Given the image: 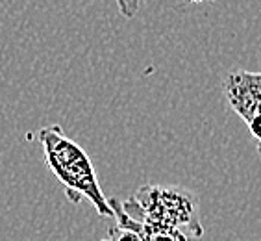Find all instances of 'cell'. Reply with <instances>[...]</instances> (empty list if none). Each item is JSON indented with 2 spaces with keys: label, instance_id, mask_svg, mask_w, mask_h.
<instances>
[{
  "label": "cell",
  "instance_id": "1",
  "mask_svg": "<svg viewBox=\"0 0 261 241\" xmlns=\"http://www.w3.org/2000/svg\"><path fill=\"white\" fill-rule=\"evenodd\" d=\"M37 136L43 147L46 167L63 186L67 199L74 204L87 199L98 215L113 217V210L102 193L98 175L89 154L74 139H70L60 125L45 126Z\"/></svg>",
  "mask_w": 261,
  "mask_h": 241
},
{
  "label": "cell",
  "instance_id": "2",
  "mask_svg": "<svg viewBox=\"0 0 261 241\" xmlns=\"http://www.w3.org/2000/svg\"><path fill=\"white\" fill-rule=\"evenodd\" d=\"M121 206L139 223L174 228L195 241L204 234L198 197L187 187L146 184Z\"/></svg>",
  "mask_w": 261,
  "mask_h": 241
},
{
  "label": "cell",
  "instance_id": "3",
  "mask_svg": "<svg viewBox=\"0 0 261 241\" xmlns=\"http://www.w3.org/2000/svg\"><path fill=\"white\" fill-rule=\"evenodd\" d=\"M222 91L230 108L246 125L257 113H261V73H250V70L228 73L222 82Z\"/></svg>",
  "mask_w": 261,
  "mask_h": 241
},
{
  "label": "cell",
  "instance_id": "4",
  "mask_svg": "<svg viewBox=\"0 0 261 241\" xmlns=\"http://www.w3.org/2000/svg\"><path fill=\"white\" fill-rule=\"evenodd\" d=\"M102 241H143V237L136 230H132V228H124V226L115 225L108 230V236Z\"/></svg>",
  "mask_w": 261,
  "mask_h": 241
},
{
  "label": "cell",
  "instance_id": "5",
  "mask_svg": "<svg viewBox=\"0 0 261 241\" xmlns=\"http://www.w3.org/2000/svg\"><path fill=\"white\" fill-rule=\"evenodd\" d=\"M117 6H119V11L122 13V17L134 19L141 8V0H117Z\"/></svg>",
  "mask_w": 261,
  "mask_h": 241
},
{
  "label": "cell",
  "instance_id": "6",
  "mask_svg": "<svg viewBox=\"0 0 261 241\" xmlns=\"http://www.w3.org/2000/svg\"><path fill=\"white\" fill-rule=\"evenodd\" d=\"M248 128H250V134H252V137L256 139V143L261 141V113H257V115L248 123Z\"/></svg>",
  "mask_w": 261,
  "mask_h": 241
},
{
  "label": "cell",
  "instance_id": "7",
  "mask_svg": "<svg viewBox=\"0 0 261 241\" xmlns=\"http://www.w3.org/2000/svg\"><path fill=\"white\" fill-rule=\"evenodd\" d=\"M257 152L261 154V141H257Z\"/></svg>",
  "mask_w": 261,
  "mask_h": 241
},
{
  "label": "cell",
  "instance_id": "8",
  "mask_svg": "<svg viewBox=\"0 0 261 241\" xmlns=\"http://www.w3.org/2000/svg\"><path fill=\"white\" fill-rule=\"evenodd\" d=\"M195 2H200V0H195Z\"/></svg>",
  "mask_w": 261,
  "mask_h": 241
}]
</instances>
